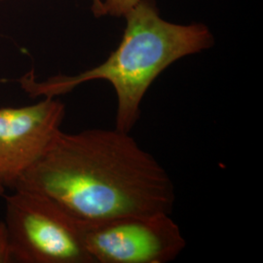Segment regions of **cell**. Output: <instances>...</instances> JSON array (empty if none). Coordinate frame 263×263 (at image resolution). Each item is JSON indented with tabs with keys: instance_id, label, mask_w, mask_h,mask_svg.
Masks as SVG:
<instances>
[{
	"instance_id": "5",
	"label": "cell",
	"mask_w": 263,
	"mask_h": 263,
	"mask_svg": "<svg viewBox=\"0 0 263 263\" xmlns=\"http://www.w3.org/2000/svg\"><path fill=\"white\" fill-rule=\"evenodd\" d=\"M66 104L57 98L0 108V181L14 187L47 149L65 119Z\"/></svg>"
},
{
	"instance_id": "8",
	"label": "cell",
	"mask_w": 263,
	"mask_h": 263,
	"mask_svg": "<svg viewBox=\"0 0 263 263\" xmlns=\"http://www.w3.org/2000/svg\"><path fill=\"white\" fill-rule=\"evenodd\" d=\"M0 1H1V0H0ZM102 6H103V3L101 2V0H94L93 9H94L95 14H96L97 16L102 15Z\"/></svg>"
},
{
	"instance_id": "3",
	"label": "cell",
	"mask_w": 263,
	"mask_h": 263,
	"mask_svg": "<svg viewBox=\"0 0 263 263\" xmlns=\"http://www.w3.org/2000/svg\"><path fill=\"white\" fill-rule=\"evenodd\" d=\"M4 223L12 262L93 263L82 222L46 195L15 189L6 197Z\"/></svg>"
},
{
	"instance_id": "9",
	"label": "cell",
	"mask_w": 263,
	"mask_h": 263,
	"mask_svg": "<svg viewBox=\"0 0 263 263\" xmlns=\"http://www.w3.org/2000/svg\"><path fill=\"white\" fill-rule=\"evenodd\" d=\"M4 190H5V186H4V185L2 184V182L0 181V195H3Z\"/></svg>"
},
{
	"instance_id": "1",
	"label": "cell",
	"mask_w": 263,
	"mask_h": 263,
	"mask_svg": "<svg viewBox=\"0 0 263 263\" xmlns=\"http://www.w3.org/2000/svg\"><path fill=\"white\" fill-rule=\"evenodd\" d=\"M13 189L46 195L82 222L171 214L176 199L167 171L116 128L60 130Z\"/></svg>"
},
{
	"instance_id": "4",
	"label": "cell",
	"mask_w": 263,
	"mask_h": 263,
	"mask_svg": "<svg viewBox=\"0 0 263 263\" xmlns=\"http://www.w3.org/2000/svg\"><path fill=\"white\" fill-rule=\"evenodd\" d=\"M82 224L85 248L93 263H167L186 246L179 226L166 213Z\"/></svg>"
},
{
	"instance_id": "2",
	"label": "cell",
	"mask_w": 263,
	"mask_h": 263,
	"mask_svg": "<svg viewBox=\"0 0 263 263\" xmlns=\"http://www.w3.org/2000/svg\"><path fill=\"white\" fill-rule=\"evenodd\" d=\"M124 17L127 26L122 40L103 64L77 76L44 81H37L29 71L19 80L23 90L31 98H57L86 82L105 80L117 98L115 128L130 133L154 80L179 59L212 47L214 37L202 24L181 26L161 19L154 0H140Z\"/></svg>"
},
{
	"instance_id": "6",
	"label": "cell",
	"mask_w": 263,
	"mask_h": 263,
	"mask_svg": "<svg viewBox=\"0 0 263 263\" xmlns=\"http://www.w3.org/2000/svg\"><path fill=\"white\" fill-rule=\"evenodd\" d=\"M140 0H105L102 6V15L114 17L125 16Z\"/></svg>"
},
{
	"instance_id": "7",
	"label": "cell",
	"mask_w": 263,
	"mask_h": 263,
	"mask_svg": "<svg viewBox=\"0 0 263 263\" xmlns=\"http://www.w3.org/2000/svg\"><path fill=\"white\" fill-rule=\"evenodd\" d=\"M12 262L9 235L4 220L0 221V263Z\"/></svg>"
}]
</instances>
